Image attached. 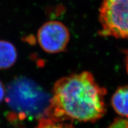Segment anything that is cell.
Wrapping results in <instances>:
<instances>
[{"instance_id":"obj_1","label":"cell","mask_w":128,"mask_h":128,"mask_svg":"<svg viewBox=\"0 0 128 128\" xmlns=\"http://www.w3.org/2000/svg\"><path fill=\"white\" fill-rule=\"evenodd\" d=\"M106 94L88 72L64 76L54 85L46 118L60 122L96 121L105 113Z\"/></svg>"},{"instance_id":"obj_2","label":"cell","mask_w":128,"mask_h":128,"mask_svg":"<svg viewBox=\"0 0 128 128\" xmlns=\"http://www.w3.org/2000/svg\"><path fill=\"white\" fill-rule=\"evenodd\" d=\"M7 102L12 108L26 116L46 118L50 103L48 97L39 86L26 78H18L8 88Z\"/></svg>"},{"instance_id":"obj_3","label":"cell","mask_w":128,"mask_h":128,"mask_svg":"<svg viewBox=\"0 0 128 128\" xmlns=\"http://www.w3.org/2000/svg\"><path fill=\"white\" fill-rule=\"evenodd\" d=\"M99 19L101 34L128 39V0H103Z\"/></svg>"},{"instance_id":"obj_4","label":"cell","mask_w":128,"mask_h":128,"mask_svg":"<svg viewBox=\"0 0 128 128\" xmlns=\"http://www.w3.org/2000/svg\"><path fill=\"white\" fill-rule=\"evenodd\" d=\"M70 32L64 24L57 21H50L39 28L38 42L44 50L50 54L63 51L68 44Z\"/></svg>"},{"instance_id":"obj_5","label":"cell","mask_w":128,"mask_h":128,"mask_svg":"<svg viewBox=\"0 0 128 128\" xmlns=\"http://www.w3.org/2000/svg\"><path fill=\"white\" fill-rule=\"evenodd\" d=\"M112 104L118 114L128 119V86L119 87L115 92Z\"/></svg>"},{"instance_id":"obj_6","label":"cell","mask_w":128,"mask_h":128,"mask_svg":"<svg viewBox=\"0 0 128 128\" xmlns=\"http://www.w3.org/2000/svg\"><path fill=\"white\" fill-rule=\"evenodd\" d=\"M17 58V52L13 44L0 40V70L12 66Z\"/></svg>"},{"instance_id":"obj_7","label":"cell","mask_w":128,"mask_h":128,"mask_svg":"<svg viewBox=\"0 0 128 128\" xmlns=\"http://www.w3.org/2000/svg\"><path fill=\"white\" fill-rule=\"evenodd\" d=\"M35 128H74L71 124L64 122H55L48 118L40 119L39 124Z\"/></svg>"},{"instance_id":"obj_8","label":"cell","mask_w":128,"mask_h":128,"mask_svg":"<svg viewBox=\"0 0 128 128\" xmlns=\"http://www.w3.org/2000/svg\"><path fill=\"white\" fill-rule=\"evenodd\" d=\"M108 128H128V119H117Z\"/></svg>"},{"instance_id":"obj_9","label":"cell","mask_w":128,"mask_h":128,"mask_svg":"<svg viewBox=\"0 0 128 128\" xmlns=\"http://www.w3.org/2000/svg\"><path fill=\"white\" fill-rule=\"evenodd\" d=\"M5 96H6V91L4 86L0 81V103L4 100Z\"/></svg>"},{"instance_id":"obj_10","label":"cell","mask_w":128,"mask_h":128,"mask_svg":"<svg viewBox=\"0 0 128 128\" xmlns=\"http://www.w3.org/2000/svg\"><path fill=\"white\" fill-rule=\"evenodd\" d=\"M126 70H127V72L128 73V50L126 52Z\"/></svg>"}]
</instances>
